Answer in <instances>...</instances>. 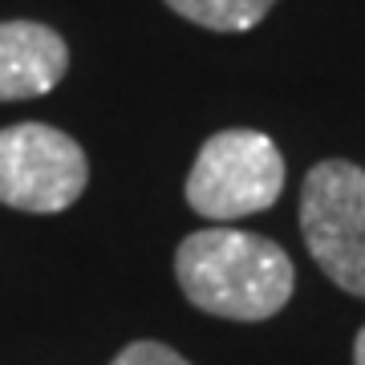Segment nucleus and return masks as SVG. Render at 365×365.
I'll return each mask as SVG.
<instances>
[{"label":"nucleus","instance_id":"nucleus-1","mask_svg":"<svg viewBox=\"0 0 365 365\" xmlns=\"http://www.w3.org/2000/svg\"><path fill=\"white\" fill-rule=\"evenodd\" d=\"M182 297L227 321H268L288 304L297 272L288 252L240 227H203L187 235L175 256Z\"/></svg>","mask_w":365,"mask_h":365},{"label":"nucleus","instance_id":"nucleus-2","mask_svg":"<svg viewBox=\"0 0 365 365\" xmlns=\"http://www.w3.org/2000/svg\"><path fill=\"white\" fill-rule=\"evenodd\" d=\"M300 232L317 268L365 297V170L345 158H325L304 175L300 187Z\"/></svg>","mask_w":365,"mask_h":365},{"label":"nucleus","instance_id":"nucleus-3","mask_svg":"<svg viewBox=\"0 0 365 365\" xmlns=\"http://www.w3.org/2000/svg\"><path fill=\"white\" fill-rule=\"evenodd\" d=\"M284 191V158L260 130H220L199 146L187 175V203L207 220L268 211Z\"/></svg>","mask_w":365,"mask_h":365},{"label":"nucleus","instance_id":"nucleus-4","mask_svg":"<svg viewBox=\"0 0 365 365\" xmlns=\"http://www.w3.org/2000/svg\"><path fill=\"white\" fill-rule=\"evenodd\" d=\"M90 167L69 134L21 122L0 130V203L29 215L73 207L86 191Z\"/></svg>","mask_w":365,"mask_h":365},{"label":"nucleus","instance_id":"nucleus-5","mask_svg":"<svg viewBox=\"0 0 365 365\" xmlns=\"http://www.w3.org/2000/svg\"><path fill=\"white\" fill-rule=\"evenodd\" d=\"M69 69V49L53 29L37 21L0 25V102L49 93Z\"/></svg>","mask_w":365,"mask_h":365},{"label":"nucleus","instance_id":"nucleus-6","mask_svg":"<svg viewBox=\"0 0 365 365\" xmlns=\"http://www.w3.org/2000/svg\"><path fill=\"white\" fill-rule=\"evenodd\" d=\"M170 9L187 21H195L215 33H244V29L260 25L276 0H167Z\"/></svg>","mask_w":365,"mask_h":365},{"label":"nucleus","instance_id":"nucleus-7","mask_svg":"<svg viewBox=\"0 0 365 365\" xmlns=\"http://www.w3.org/2000/svg\"><path fill=\"white\" fill-rule=\"evenodd\" d=\"M110 365H191V361L179 357V353L170 349V345H163V341H134V345H126Z\"/></svg>","mask_w":365,"mask_h":365},{"label":"nucleus","instance_id":"nucleus-8","mask_svg":"<svg viewBox=\"0 0 365 365\" xmlns=\"http://www.w3.org/2000/svg\"><path fill=\"white\" fill-rule=\"evenodd\" d=\"M353 365H365V325L357 333V341H353Z\"/></svg>","mask_w":365,"mask_h":365}]
</instances>
